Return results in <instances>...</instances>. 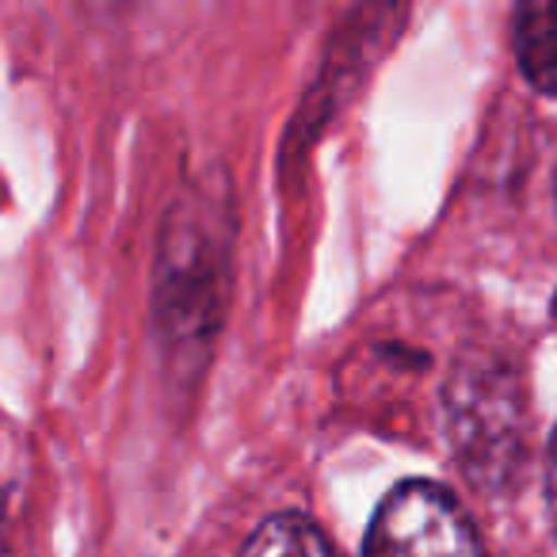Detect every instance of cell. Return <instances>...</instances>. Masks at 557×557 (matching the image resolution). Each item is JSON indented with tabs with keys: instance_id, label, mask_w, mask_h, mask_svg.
Segmentation results:
<instances>
[{
	"instance_id": "4",
	"label": "cell",
	"mask_w": 557,
	"mask_h": 557,
	"mask_svg": "<svg viewBox=\"0 0 557 557\" xmlns=\"http://www.w3.org/2000/svg\"><path fill=\"white\" fill-rule=\"evenodd\" d=\"M240 557H336V549L310 516L278 511L256 527Z\"/></svg>"
},
{
	"instance_id": "1",
	"label": "cell",
	"mask_w": 557,
	"mask_h": 557,
	"mask_svg": "<svg viewBox=\"0 0 557 557\" xmlns=\"http://www.w3.org/2000/svg\"><path fill=\"white\" fill-rule=\"evenodd\" d=\"M523 394L508 367L478 363L447 386V432L455 458L481 493H504L523 473Z\"/></svg>"
},
{
	"instance_id": "3",
	"label": "cell",
	"mask_w": 557,
	"mask_h": 557,
	"mask_svg": "<svg viewBox=\"0 0 557 557\" xmlns=\"http://www.w3.org/2000/svg\"><path fill=\"white\" fill-rule=\"evenodd\" d=\"M516 62L534 92L557 100V0H516Z\"/></svg>"
},
{
	"instance_id": "2",
	"label": "cell",
	"mask_w": 557,
	"mask_h": 557,
	"mask_svg": "<svg viewBox=\"0 0 557 557\" xmlns=\"http://www.w3.org/2000/svg\"><path fill=\"white\" fill-rule=\"evenodd\" d=\"M363 557H485V546L450 488L412 478L379 504Z\"/></svg>"
},
{
	"instance_id": "5",
	"label": "cell",
	"mask_w": 557,
	"mask_h": 557,
	"mask_svg": "<svg viewBox=\"0 0 557 557\" xmlns=\"http://www.w3.org/2000/svg\"><path fill=\"white\" fill-rule=\"evenodd\" d=\"M546 508H549V523L557 534V432L549 440V458H546Z\"/></svg>"
}]
</instances>
